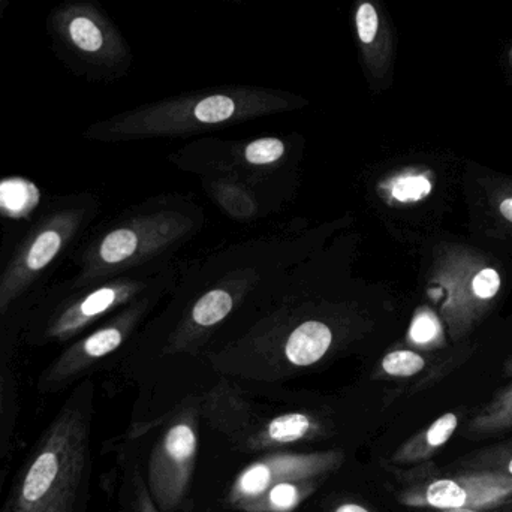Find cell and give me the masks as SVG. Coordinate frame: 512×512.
Masks as SVG:
<instances>
[{
	"instance_id": "cell-1",
	"label": "cell",
	"mask_w": 512,
	"mask_h": 512,
	"mask_svg": "<svg viewBox=\"0 0 512 512\" xmlns=\"http://www.w3.org/2000/svg\"><path fill=\"white\" fill-rule=\"evenodd\" d=\"M429 289L451 345L472 342L512 289V255L474 237H438Z\"/></svg>"
},
{
	"instance_id": "cell-2",
	"label": "cell",
	"mask_w": 512,
	"mask_h": 512,
	"mask_svg": "<svg viewBox=\"0 0 512 512\" xmlns=\"http://www.w3.org/2000/svg\"><path fill=\"white\" fill-rule=\"evenodd\" d=\"M89 460V427L65 408L45 430L2 512H75Z\"/></svg>"
},
{
	"instance_id": "cell-3",
	"label": "cell",
	"mask_w": 512,
	"mask_h": 512,
	"mask_svg": "<svg viewBox=\"0 0 512 512\" xmlns=\"http://www.w3.org/2000/svg\"><path fill=\"white\" fill-rule=\"evenodd\" d=\"M462 198L469 236L512 255V176L465 161Z\"/></svg>"
},
{
	"instance_id": "cell-4",
	"label": "cell",
	"mask_w": 512,
	"mask_h": 512,
	"mask_svg": "<svg viewBox=\"0 0 512 512\" xmlns=\"http://www.w3.org/2000/svg\"><path fill=\"white\" fill-rule=\"evenodd\" d=\"M406 507L433 510H490L512 501V478L492 471H459L447 477H421L400 493Z\"/></svg>"
},
{
	"instance_id": "cell-5",
	"label": "cell",
	"mask_w": 512,
	"mask_h": 512,
	"mask_svg": "<svg viewBox=\"0 0 512 512\" xmlns=\"http://www.w3.org/2000/svg\"><path fill=\"white\" fill-rule=\"evenodd\" d=\"M80 221L77 210H60L45 218L26 237L0 276V316L62 254L77 233Z\"/></svg>"
},
{
	"instance_id": "cell-6",
	"label": "cell",
	"mask_w": 512,
	"mask_h": 512,
	"mask_svg": "<svg viewBox=\"0 0 512 512\" xmlns=\"http://www.w3.org/2000/svg\"><path fill=\"white\" fill-rule=\"evenodd\" d=\"M342 451L273 454L246 466L228 492L231 507L242 511L270 487L285 481L324 480L342 466Z\"/></svg>"
},
{
	"instance_id": "cell-7",
	"label": "cell",
	"mask_w": 512,
	"mask_h": 512,
	"mask_svg": "<svg viewBox=\"0 0 512 512\" xmlns=\"http://www.w3.org/2000/svg\"><path fill=\"white\" fill-rule=\"evenodd\" d=\"M351 27L358 63L373 92L391 87L397 59V30L384 0H352Z\"/></svg>"
},
{
	"instance_id": "cell-8",
	"label": "cell",
	"mask_w": 512,
	"mask_h": 512,
	"mask_svg": "<svg viewBox=\"0 0 512 512\" xmlns=\"http://www.w3.org/2000/svg\"><path fill=\"white\" fill-rule=\"evenodd\" d=\"M198 436L189 421L171 426L153 448L149 462V492L162 512L182 504L197 465Z\"/></svg>"
},
{
	"instance_id": "cell-9",
	"label": "cell",
	"mask_w": 512,
	"mask_h": 512,
	"mask_svg": "<svg viewBox=\"0 0 512 512\" xmlns=\"http://www.w3.org/2000/svg\"><path fill=\"white\" fill-rule=\"evenodd\" d=\"M65 27L72 47L77 48L96 71L119 77L132 65L128 42L99 9L78 6L69 14Z\"/></svg>"
},
{
	"instance_id": "cell-10",
	"label": "cell",
	"mask_w": 512,
	"mask_h": 512,
	"mask_svg": "<svg viewBox=\"0 0 512 512\" xmlns=\"http://www.w3.org/2000/svg\"><path fill=\"white\" fill-rule=\"evenodd\" d=\"M123 342V330L116 325L101 328L63 352L45 373V384L57 385L74 378L92 361L116 351Z\"/></svg>"
},
{
	"instance_id": "cell-11",
	"label": "cell",
	"mask_w": 512,
	"mask_h": 512,
	"mask_svg": "<svg viewBox=\"0 0 512 512\" xmlns=\"http://www.w3.org/2000/svg\"><path fill=\"white\" fill-rule=\"evenodd\" d=\"M126 288L116 285L102 286L80 300L63 307L47 327V337L51 340H63L83 330L89 322L110 310L123 295Z\"/></svg>"
},
{
	"instance_id": "cell-12",
	"label": "cell",
	"mask_w": 512,
	"mask_h": 512,
	"mask_svg": "<svg viewBox=\"0 0 512 512\" xmlns=\"http://www.w3.org/2000/svg\"><path fill=\"white\" fill-rule=\"evenodd\" d=\"M460 414L447 412L436 418L432 424L397 448L391 456V463L399 468L420 466L432 460L453 438L459 429Z\"/></svg>"
},
{
	"instance_id": "cell-13",
	"label": "cell",
	"mask_w": 512,
	"mask_h": 512,
	"mask_svg": "<svg viewBox=\"0 0 512 512\" xmlns=\"http://www.w3.org/2000/svg\"><path fill=\"white\" fill-rule=\"evenodd\" d=\"M512 430V382L496 391L495 396L469 418L463 435L487 438Z\"/></svg>"
},
{
	"instance_id": "cell-14",
	"label": "cell",
	"mask_w": 512,
	"mask_h": 512,
	"mask_svg": "<svg viewBox=\"0 0 512 512\" xmlns=\"http://www.w3.org/2000/svg\"><path fill=\"white\" fill-rule=\"evenodd\" d=\"M333 334L319 321H307L289 336L286 357L295 366H309L324 357L330 348Z\"/></svg>"
},
{
	"instance_id": "cell-15",
	"label": "cell",
	"mask_w": 512,
	"mask_h": 512,
	"mask_svg": "<svg viewBox=\"0 0 512 512\" xmlns=\"http://www.w3.org/2000/svg\"><path fill=\"white\" fill-rule=\"evenodd\" d=\"M319 480L285 481L274 484L264 495L243 508L245 512H291L303 504L316 489Z\"/></svg>"
},
{
	"instance_id": "cell-16",
	"label": "cell",
	"mask_w": 512,
	"mask_h": 512,
	"mask_svg": "<svg viewBox=\"0 0 512 512\" xmlns=\"http://www.w3.org/2000/svg\"><path fill=\"white\" fill-rule=\"evenodd\" d=\"M138 234L129 228H119L111 231L99 243L95 254L90 256V262L86 267V276L107 267H116L128 261L138 251Z\"/></svg>"
},
{
	"instance_id": "cell-17",
	"label": "cell",
	"mask_w": 512,
	"mask_h": 512,
	"mask_svg": "<svg viewBox=\"0 0 512 512\" xmlns=\"http://www.w3.org/2000/svg\"><path fill=\"white\" fill-rule=\"evenodd\" d=\"M318 426L304 414H285L274 418L255 442V450H265L274 445L294 444L309 439Z\"/></svg>"
},
{
	"instance_id": "cell-18",
	"label": "cell",
	"mask_w": 512,
	"mask_h": 512,
	"mask_svg": "<svg viewBox=\"0 0 512 512\" xmlns=\"http://www.w3.org/2000/svg\"><path fill=\"white\" fill-rule=\"evenodd\" d=\"M39 198V189L29 180L21 177L0 180V215L6 218H26L38 206Z\"/></svg>"
},
{
	"instance_id": "cell-19",
	"label": "cell",
	"mask_w": 512,
	"mask_h": 512,
	"mask_svg": "<svg viewBox=\"0 0 512 512\" xmlns=\"http://www.w3.org/2000/svg\"><path fill=\"white\" fill-rule=\"evenodd\" d=\"M457 471H492L512 478V439L484 448L457 463Z\"/></svg>"
},
{
	"instance_id": "cell-20",
	"label": "cell",
	"mask_w": 512,
	"mask_h": 512,
	"mask_svg": "<svg viewBox=\"0 0 512 512\" xmlns=\"http://www.w3.org/2000/svg\"><path fill=\"white\" fill-rule=\"evenodd\" d=\"M409 336L415 345L433 348L436 351H441V349L447 348V345H451L447 331H445L444 324L436 310L426 309L418 313L412 322Z\"/></svg>"
},
{
	"instance_id": "cell-21",
	"label": "cell",
	"mask_w": 512,
	"mask_h": 512,
	"mask_svg": "<svg viewBox=\"0 0 512 512\" xmlns=\"http://www.w3.org/2000/svg\"><path fill=\"white\" fill-rule=\"evenodd\" d=\"M231 309H233L231 295L222 289H215L198 301L194 312H192V318L197 324L210 327V325L221 322L231 312Z\"/></svg>"
},
{
	"instance_id": "cell-22",
	"label": "cell",
	"mask_w": 512,
	"mask_h": 512,
	"mask_svg": "<svg viewBox=\"0 0 512 512\" xmlns=\"http://www.w3.org/2000/svg\"><path fill=\"white\" fill-rule=\"evenodd\" d=\"M283 153L285 144L279 138H261L249 144L245 150L246 159L256 165L271 164L282 158Z\"/></svg>"
},
{
	"instance_id": "cell-23",
	"label": "cell",
	"mask_w": 512,
	"mask_h": 512,
	"mask_svg": "<svg viewBox=\"0 0 512 512\" xmlns=\"http://www.w3.org/2000/svg\"><path fill=\"white\" fill-rule=\"evenodd\" d=\"M135 495H137L138 512H158L156 511V504L153 502L149 490L144 486L138 474L137 477H135Z\"/></svg>"
},
{
	"instance_id": "cell-24",
	"label": "cell",
	"mask_w": 512,
	"mask_h": 512,
	"mask_svg": "<svg viewBox=\"0 0 512 512\" xmlns=\"http://www.w3.org/2000/svg\"><path fill=\"white\" fill-rule=\"evenodd\" d=\"M331 512H372L369 508L364 507L361 504H355V502H346V504L339 505L334 508Z\"/></svg>"
},
{
	"instance_id": "cell-25",
	"label": "cell",
	"mask_w": 512,
	"mask_h": 512,
	"mask_svg": "<svg viewBox=\"0 0 512 512\" xmlns=\"http://www.w3.org/2000/svg\"><path fill=\"white\" fill-rule=\"evenodd\" d=\"M504 375L507 376V378H512V352L508 355L507 360H505Z\"/></svg>"
},
{
	"instance_id": "cell-26",
	"label": "cell",
	"mask_w": 512,
	"mask_h": 512,
	"mask_svg": "<svg viewBox=\"0 0 512 512\" xmlns=\"http://www.w3.org/2000/svg\"><path fill=\"white\" fill-rule=\"evenodd\" d=\"M507 62H508V66H510V69L512 71V45L510 47V50H508V53H507Z\"/></svg>"
},
{
	"instance_id": "cell-27",
	"label": "cell",
	"mask_w": 512,
	"mask_h": 512,
	"mask_svg": "<svg viewBox=\"0 0 512 512\" xmlns=\"http://www.w3.org/2000/svg\"><path fill=\"white\" fill-rule=\"evenodd\" d=\"M439 512H486L484 510H447V511H439ZM512 512V511H508Z\"/></svg>"
},
{
	"instance_id": "cell-28",
	"label": "cell",
	"mask_w": 512,
	"mask_h": 512,
	"mask_svg": "<svg viewBox=\"0 0 512 512\" xmlns=\"http://www.w3.org/2000/svg\"><path fill=\"white\" fill-rule=\"evenodd\" d=\"M233 2H245V0H233Z\"/></svg>"
}]
</instances>
